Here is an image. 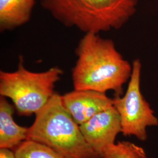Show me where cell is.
I'll use <instances>...</instances> for the list:
<instances>
[{
  "mask_svg": "<svg viewBox=\"0 0 158 158\" xmlns=\"http://www.w3.org/2000/svg\"><path fill=\"white\" fill-rule=\"evenodd\" d=\"M132 65V74L124 96H116L113 106L119 115L121 132L143 141L147 139V127L158 126V119L142 94L141 60L136 59Z\"/></svg>",
  "mask_w": 158,
  "mask_h": 158,
  "instance_id": "obj_5",
  "label": "cell"
},
{
  "mask_svg": "<svg viewBox=\"0 0 158 158\" xmlns=\"http://www.w3.org/2000/svg\"><path fill=\"white\" fill-rule=\"evenodd\" d=\"M63 74L57 66L41 72L30 71L20 57L16 70L0 71V95L11 100L19 115L35 114L55 94V85Z\"/></svg>",
  "mask_w": 158,
  "mask_h": 158,
  "instance_id": "obj_4",
  "label": "cell"
},
{
  "mask_svg": "<svg viewBox=\"0 0 158 158\" xmlns=\"http://www.w3.org/2000/svg\"><path fill=\"white\" fill-rule=\"evenodd\" d=\"M75 53L77 61L72 72L74 90L104 93L112 90L121 96L132 65L123 58L112 40L98 34H85Z\"/></svg>",
  "mask_w": 158,
  "mask_h": 158,
  "instance_id": "obj_1",
  "label": "cell"
},
{
  "mask_svg": "<svg viewBox=\"0 0 158 158\" xmlns=\"http://www.w3.org/2000/svg\"><path fill=\"white\" fill-rule=\"evenodd\" d=\"M35 115L27 139L45 145L66 158H102L85 141L79 125L63 107L60 95L55 93Z\"/></svg>",
  "mask_w": 158,
  "mask_h": 158,
  "instance_id": "obj_3",
  "label": "cell"
},
{
  "mask_svg": "<svg viewBox=\"0 0 158 158\" xmlns=\"http://www.w3.org/2000/svg\"><path fill=\"white\" fill-rule=\"evenodd\" d=\"M79 126L85 141L101 158L108 147L115 143L117 136L121 132L119 115L114 106Z\"/></svg>",
  "mask_w": 158,
  "mask_h": 158,
  "instance_id": "obj_6",
  "label": "cell"
},
{
  "mask_svg": "<svg viewBox=\"0 0 158 158\" xmlns=\"http://www.w3.org/2000/svg\"><path fill=\"white\" fill-rule=\"evenodd\" d=\"M16 158H66L45 145L27 139L14 149Z\"/></svg>",
  "mask_w": 158,
  "mask_h": 158,
  "instance_id": "obj_10",
  "label": "cell"
},
{
  "mask_svg": "<svg viewBox=\"0 0 158 158\" xmlns=\"http://www.w3.org/2000/svg\"><path fill=\"white\" fill-rule=\"evenodd\" d=\"M102 158H147L143 148L128 141L118 142L108 147Z\"/></svg>",
  "mask_w": 158,
  "mask_h": 158,
  "instance_id": "obj_11",
  "label": "cell"
},
{
  "mask_svg": "<svg viewBox=\"0 0 158 158\" xmlns=\"http://www.w3.org/2000/svg\"><path fill=\"white\" fill-rule=\"evenodd\" d=\"M0 158H16L14 151L8 148H0Z\"/></svg>",
  "mask_w": 158,
  "mask_h": 158,
  "instance_id": "obj_12",
  "label": "cell"
},
{
  "mask_svg": "<svg viewBox=\"0 0 158 158\" xmlns=\"http://www.w3.org/2000/svg\"><path fill=\"white\" fill-rule=\"evenodd\" d=\"M63 107L80 125L98 113L113 106L114 100L106 93L92 90H74L61 96Z\"/></svg>",
  "mask_w": 158,
  "mask_h": 158,
  "instance_id": "obj_7",
  "label": "cell"
},
{
  "mask_svg": "<svg viewBox=\"0 0 158 158\" xmlns=\"http://www.w3.org/2000/svg\"><path fill=\"white\" fill-rule=\"evenodd\" d=\"M138 0H40L59 23L85 34L122 28L136 11Z\"/></svg>",
  "mask_w": 158,
  "mask_h": 158,
  "instance_id": "obj_2",
  "label": "cell"
},
{
  "mask_svg": "<svg viewBox=\"0 0 158 158\" xmlns=\"http://www.w3.org/2000/svg\"><path fill=\"white\" fill-rule=\"evenodd\" d=\"M36 0H0V30L17 28L28 23Z\"/></svg>",
  "mask_w": 158,
  "mask_h": 158,
  "instance_id": "obj_9",
  "label": "cell"
},
{
  "mask_svg": "<svg viewBox=\"0 0 158 158\" xmlns=\"http://www.w3.org/2000/svg\"><path fill=\"white\" fill-rule=\"evenodd\" d=\"M14 107L0 97V148L14 149L28 138V128L21 127L13 118Z\"/></svg>",
  "mask_w": 158,
  "mask_h": 158,
  "instance_id": "obj_8",
  "label": "cell"
}]
</instances>
